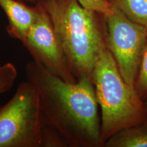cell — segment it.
I'll use <instances>...</instances> for the list:
<instances>
[{
  "mask_svg": "<svg viewBox=\"0 0 147 147\" xmlns=\"http://www.w3.org/2000/svg\"><path fill=\"white\" fill-rule=\"evenodd\" d=\"M25 74L38 92L45 125L56 130L67 146H104L92 79L67 82L34 60L25 65Z\"/></svg>",
  "mask_w": 147,
  "mask_h": 147,
  "instance_id": "6da1fadb",
  "label": "cell"
},
{
  "mask_svg": "<svg viewBox=\"0 0 147 147\" xmlns=\"http://www.w3.org/2000/svg\"><path fill=\"white\" fill-rule=\"evenodd\" d=\"M50 16L67 63L77 81L92 79L97 57L107 47L105 14L78 0H37Z\"/></svg>",
  "mask_w": 147,
  "mask_h": 147,
  "instance_id": "7a4b0ae2",
  "label": "cell"
},
{
  "mask_svg": "<svg viewBox=\"0 0 147 147\" xmlns=\"http://www.w3.org/2000/svg\"><path fill=\"white\" fill-rule=\"evenodd\" d=\"M92 80L101 109V136L104 145L123 129L147 122L144 101L125 81L108 46L97 55Z\"/></svg>",
  "mask_w": 147,
  "mask_h": 147,
  "instance_id": "3957f363",
  "label": "cell"
},
{
  "mask_svg": "<svg viewBox=\"0 0 147 147\" xmlns=\"http://www.w3.org/2000/svg\"><path fill=\"white\" fill-rule=\"evenodd\" d=\"M45 123L39 96L28 80L0 106V147H43Z\"/></svg>",
  "mask_w": 147,
  "mask_h": 147,
  "instance_id": "277c9868",
  "label": "cell"
},
{
  "mask_svg": "<svg viewBox=\"0 0 147 147\" xmlns=\"http://www.w3.org/2000/svg\"><path fill=\"white\" fill-rule=\"evenodd\" d=\"M105 15L107 46L121 76L134 89L141 59L146 45L147 28L129 19L117 9Z\"/></svg>",
  "mask_w": 147,
  "mask_h": 147,
  "instance_id": "5b68a950",
  "label": "cell"
},
{
  "mask_svg": "<svg viewBox=\"0 0 147 147\" xmlns=\"http://www.w3.org/2000/svg\"><path fill=\"white\" fill-rule=\"evenodd\" d=\"M36 4L38 15L23 45L34 61L49 72L67 82H76L50 16L39 2Z\"/></svg>",
  "mask_w": 147,
  "mask_h": 147,
  "instance_id": "8992f818",
  "label": "cell"
},
{
  "mask_svg": "<svg viewBox=\"0 0 147 147\" xmlns=\"http://www.w3.org/2000/svg\"><path fill=\"white\" fill-rule=\"evenodd\" d=\"M0 7L8 18L9 36L24 44L38 15V5L29 6L22 0H0Z\"/></svg>",
  "mask_w": 147,
  "mask_h": 147,
  "instance_id": "52a82bcc",
  "label": "cell"
},
{
  "mask_svg": "<svg viewBox=\"0 0 147 147\" xmlns=\"http://www.w3.org/2000/svg\"><path fill=\"white\" fill-rule=\"evenodd\" d=\"M106 147H147V122L123 129L109 138Z\"/></svg>",
  "mask_w": 147,
  "mask_h": 147,
  "instance_id": "ba28073f",
  "label": "cell"
},
{
  "mask_svg": "<svg viewBox=\"0 0 147 147\" xmlns=\"http://www.w3.org/2000/svg\"><path fill=\"white\" fill-rule=\"evenodd\" d=\"M112 8L120 10L133 21L147 25V0H108Z\"/></svg>",
  "mask_w": 147,
  "mask_h": 147,
  "instance_id": "9c48e42d",
  "label": "cell"
},
{
  "mask_svg": "<svg viewBox=\"0 0 147 147\" xmlns=\"http://www.w3.org/2000/svg\"><path fill=\"white\" fill-rule=\"evenodd\" d=\"M147 28V25H146ZM134 89L138 95L144 101L147 98V39L138 72L134 84Z\"/></svg>",
  "mask_w": 147,
  "mask_h": 147,
  "instance_id": "30bf717a",
  "label": "cell"
},
{
  "mask_svg": "<svg viewBox=\"0 0 147 147\" xmlns=\"http://www.w3.org/2000/svg\"><path fill=\"white\" fill-rule=\"evenodd\" d=\"M18 76L17 69L12 63L0 65V94L12 87Z\"/></svg>",
  "mask_w": 147,
  "mask_h": 147,
  "instance_id": "8fae6325",
  "label": "cell"
},
{
  "mask_svg": "<svg viewBox=\"0 0 147 147\" xmlns=\"http://www.w3.org/2000/svg\"><path fill=\"white\" fill-rule=\"evenodd\" d=\"M84 8L97 11L105 15L112 12V7L108 0H78Z\"/></svg>",
  "mask_w": 147,
  "mask_h": 147,
  "instance_id": "7c38bea8",
  "label": "cell"
},
{
  "mask_svg": "<svg viewBox=\"0 0 147 147\" xmlns=\"http://www.w3.org/2000/svg\"><path fill=\"white\" fill-rule=\"evenodd\" d=\"M23 1H27V2H29V3H37V0H22Z\"/></svg>",
  "mask_w": 147,
  "mask_h": 147,
  "instance_id": "4fadbf2b",
  "label": "cell"
},
{
  "mask_svg": "<svg viewBox=\"0 0 147 147\" xmlns=\"http://www.w3.org/2000/svg\"><path fill=\"white\" fill-rule=\"evenodd\" d=\"M144 102L145 108H146V112H147V98L144 101Z\"/></svg>",
  "mask_w": 147,
  "mask_h": 147,
  "instance_id": "5bb4252c",
  "label": "cell"
}]
</instances>
